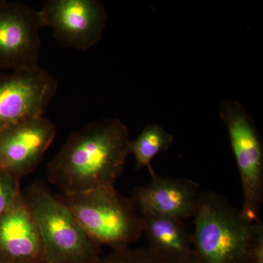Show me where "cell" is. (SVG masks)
<instances>
[{"mask_svg": "<svg viewBox=\"0 0 263 263\" xmlns=\"http://www.w3.org/2000/svg\"><path fill=\"white\" fill-rule=\"evenodd\" d=\"M58 86L57 79L41 66L32 70L0 74V132L43 117Z\"/></svg>", "mask_w": 263, "mask_h": 263, "instance_id": "8", "label": "cell"}, {"mask_svg": "<svg viewBox=\"0 0 263 263\" xmlns=\"http://www.w3.org/2000/svg\"><path fill=\"white\" fill-rule=\"evenodd\" d=\"M174 136L159 124H148L132 141L131 155L134 156L136 168H148L151 175H155L152 167V160L164 151L168 149L174 142Z\"/></svg>", "mask_w": 263, "mask_h": 263, "instance_id": "13", "label": "cell"}, {"mask_svg": "<svg viewBox=\"0 0 263 263\" xmlns=\"http://www.w3.org/2000/svg\"><path fill=\"white\" fill-rule=\"evenodd\" d=\"M20 193V179L0 170V217Z\"/></svg>", "mask_w": 263, "mask_h": 263, "instance_id": "15", "label": "cell"}, {"mask_svg": "<svg viewBox=\"0 0 263 263\" xmlns=\"http://www.w3.org/2000/svg\"><path fill=\"white\" fill-rule=\"evenodd\" d=\"M41 28L38 10L0 0V70L23 72L39 67Z\"/></svg>", "mask_w": 263, "mask_h": 263, "instance_id": "7", "label": "cell"}, {"mask_svg": "<svg viewBox=\"0 0 263 263\" xmlns=\"http://www.w3.org/2000/svg\"><path fill=\"white\" fill-rule=\"evenodd\" d=\"M56 126L40 117L0 132V170L17 179L32 173L56 136Z\"/></svg>", "mask_w": 263, "mask_h": 263, "instance_id": "9", "label": "cell"}, {"mask_svg": "<svg viewBox=\"0 0 263 263\" xmlns=\"http://www.w3.org/2000/svg\"><path fill=\"white\" fill-rule=\"evenodd\" d=\"M148 247L164 254L193 255V233L183 219L139 213Z\"/></svg>", "mask_w": 263, "mask_h": 263, "instance_id": "12", "label": "cell"}, {"mask_svg": "<svg viewBox=\"0 0 263 263\" xmlns=\"http://www.w3.org/2000/svg\"><path fill=\"white\" fill-rule=\"evenodd\" d=\"M39 228L21 192L0 217V262L42 263Z\"/></svg>", "mask_w": 263, "mask_h": 263, "instance_id": "10", "label": "cell"}, {"mask_svg": "<svg viewBox=\"0 0 263 263\" xmlns=\"http://www.w3.org/2000/svg\"><path fill=\"white\" fill-rule=\"evenodd\" d=\"M193 254L199 263H248L252 223L215 191L200 192L193 216Z\"/></svg>", "mask_w": 263, "mask_h": 263, "instance_id": "2", "label": "cell"}, {"mask_svg": "<svg viewBox=\"0 0 263 263\" xmlns=\"http://www.w3.org/2000/svg\"><path fill=\"white\" fill-rule=\"evenodd\" d=\"M42 263H48V262H44V261H43V262Z\"/></svg>", "mask_w": 263, "mask_h": 263, "instance_id": "18", "label": "cell"}, {"mask_svg": "<svg viewBox=\"0 0 263 263\" xmlns=\"http://www.w3.org/2000/svg\"><path fill=\"white\" fill-rule=\"evenodd\" d=\"M42 27H49L57 41L87 51L103 37L108 15L98 0H49L38 10Z\"/></svg>", "mask_w": 263, "mask_h": 263, "instance_id": "6", "label": "cell"}, {"mask_svg": "<svg viewBox=\"0 0 263 263\" xmlns=\"http://www.w3.org/2000/svg\"><path fill=\"white\" fill-rule=\"evenodd\" d=\"M96 263H199L193 255L177 256L157 252L149 247L114 250Z\"/></svg>", "mask_w": 263, "mask_h": 263, "instance_id": "14", "label": "cell"}, {"mask_svg": "<svg viewBox=\"0 0 263 263\" xmlns=\"http://www.w3.org/2000/svg\"><path fill=\"white\" fill-rule=\"evenodd\" d=\"M129 129L120 119L94 121L72 133L48 165V179L65 195L114 186L131 155Z\"/></svg>", "mask_w": 263, "mask_h": 263, "instance_id": "1", "label": "cell"}, {"mask_svg": "<svg viewBox=\"0 0 263 263\" xmlns=\"http://www.w3.org/2000/svg\"><path fill=\"white\" fill-rule=\"evenodd\" d=\"M0 263H13V262H0Z\"/></svg>", "mask_w": 263, "mask_h": 263, "instance_id": "17", "label": "cell"}, {"mask_svg": "<svg viewBox=\"0 0 263 263\" xmlns=\"http://www.w3.org/2000/svg\"><path fill=\"white\" fill-rule=\"evenodd\" d=\"M247 260L248 263H263V224L260 218L251 226Z\"/></svg>", "mask_w": 263, "mask_h": 263, "instance_id": "16", "label": "cell"}, {"mask_svg": "<svg viewBox=\"0 0 263 263\" xmlns=\"http://www.w3.org/2000/svg\"><path fill=\"white\" fill-rule=\"evenodd\" d=\"M146 186H137L130 200L139 213L184 219L193 217L200 186L191 179L157 175Z\"/></svg>", "mask_w": 263, "mask_h": 263, "instance_id": "11", "label": "cell"}, {"mask_svg": "<svg viewBox=\"0 0 263 263\" xmlns=\"http://www.w3.org/2000/svg\"><path fill=\"white\" fill-rule=\"evenodd\" d=\"M62 200L85 233L100 246L124 249L143 235L141 217L130 198L123 197L114 186L65 195Z\"/></svg>", "mask_w": 263, "mask_h": 263, "instance_id": "4", "label": "cell"}, {"mask_svg": "<svg viewBox=\"0 0 263 263\" xmlns=\"http://www.w3.org/2000/svg\"><path fill=\"white\" fill-rule=\"evenodd\" d=\"M219 117L226 124L236 161L243 191L240 209L249 222L259 219L263 199V146L255 123L245 107L235 100L220 104Z\"/></svg>", "mask_w": 263, "mask_h": 263, "instance_id": "5", "label": "cell"}, {"mask_svg": "<svg viewBox=\"0 0 263 263\" xmlns=\"http://www.w3.org/2000/svg\"><path fill=\"white\" fill-rule=\"evenodd\" d=\"M23 195L42 238L44 262L96 263L101 246L85 233L63 200L37 183Z\"/></svg>", "mask_w": 263, "mask_h": 263, "instance_id": "3", "label": "cell"}]
</instances>
